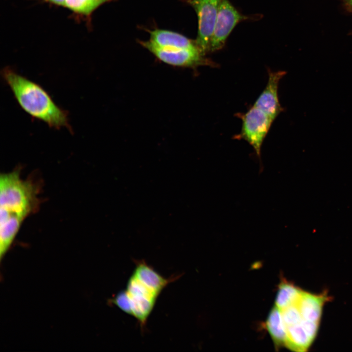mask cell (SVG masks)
<instances>
[{
    "mask_svg": "<svg viewBox=\"0 0 352 352\" xmlns=\"http://www.w3.org/2000/svg\"><path fill=\"white\" fill-rule=\"evenodd\" d=\"M302 291L291 283L281 282L276 297L275 306L282 310L290 306L297 305Z\"/></svg>",
    "mask_w": 352,
    "mask_h": 352,
    "instance_id": "cell-14",
    "label": "cell"
},
{
    "mask_svg": "<svg viewBox=\"0 0 352 352\" xmlns=\"http://www.w3.org/2000/svg\"><path fill=\"white\" fill-rule=\"evenodd\" d=\"M102 3L98 0H66V6L72 10L89 14Z\"/></svg>",
    "mask_w": 352,
    "mask_h": 352,
    "instance_id": "cell-15",
    "label": "cell"
},
{
    "mask_svg": "<svg viewBox=\"0 0 352 352\" xmlns=\"http://www.w3.org/2000/svg\"><path fill=\"white\" fill-rule=\"evenodd\" d=\"M349 1H350L351 4L352 6V0H349Z\"/></svg>",
    "mask_w": 352,
    "mask_h": 352,
    "instance_id": "cell-21",
    "label": "cell"
},
{
    "mask_svg": "<svg viewBox=\"0 0 352 352\" xmlns=\"http://www.w3.org/2000/svg\"><path fill=\"white\" fill-rule=\"evenodd\" d=\"M149 288L160 294L176 277L166 279L161 276L144 262H137L132 274Z\"/></svg>",
    "mask_w": 352,
    "mask_h": 352,
    "instance_id": "cell-10",
    "label": "cell"
},
{
    "mask_svg": "<svg viewBox=\"0 0 352 352\" xmlns=\"http://www.w3.org/2000/svg\"><path fill=\"white\" fill-rule=\"evenodd\" d=\"M150 35V41L154 45L160 48L199 49L196 41L194 42L176 32L166 30L155 29L151 31Z\"/></svg>",
    "mask_w": 352,
    "mask_h": 352,
    "instance_id": "cell-8",
    "label": "cell"
},
{
    "mask_svg": "<svg viewBox=\"0 0 352 352\" xmlns=\"http://www.w3.org/2000/svg\"><path fill=\"white\" fill-rule=\"evenodd\" d=\"M266 328L276 348L285 346L286 337V327L284 322L281 310L274 307L270 310L265 323Z\"/></svg>",
    "mask_w": 352,
    "mask_h": 352,
    "instance_id": "cell-11",
    "label": "cell"
},
{
    "mask_svg": "<svg viewBox=\"0 0 352 352\" xmlns=\"http://www.w3.org/2000/svg\"><path fill=\"white\" fill-rule=\"evenodd\" d=\"M98 0L100 1L102 3L103 2H104L106 0Z\"/></svg>",
    "mask_w": 352,
    "mask_h": 352,
    "instance_id": "cell-20",
    "label": "cell"
},
{
    "mask_svg": "<svg viewBox=\"0 0 352 352\" xmlns=\"http://www.w3.org/2000/svg\"><path fill=\"white\" fill-rule=\"evenodd\" d=\"M1 75L19 105L32 118L44 122L50 128H66L73 132L67 111L59 107L41 85L9 67H4Z\"/></svg>",
    "mask_w": 352,
    "mask_h": 352,
    "instance_id": "cell-1",
    "label": "cell"
},
{
    "mask_svg": "<svg viewBox=\"0 0 352 352\" xmlns=\"http://www.w3.org/2000/svg\"><path fill=\"white\" fill-rule=\"evenodd\" d=\"M198 18V32L196 43L204 54L209 52L221 0H187Z\"/></svg>",
    "mask_w": 352,
    "mask_h": 352,
    "instance_id": "cell-5",
    "label": "cell"
},
{
    "mask_svg": "<svg viewBox=\"0 0 352 352\" xmlns=\"http://www.w3.org/2000/svg\"><path fill=\"white\" fill-rule=\"evenodd\" d=\"M300 323L309 337L314 340L317 334L319 323L304 319H302Z\"/></svg>",
    "mask_w": 352,
    "mask_h": 352,
    "instance_id": "cell-18",
    "label": "cell"
},
{
    "mask_svg": "<svg viewBox=\"0 0 352 352\" xmlns=\"http://www.w3.org/2000/svg\"><path fill=\"white\" fill-rule=\"evenodd\" d=\"M287 337L285 346L296 352L307 351L313 342L301 323L286 327Z\"/></svg>",
    "mask_w": 352,
    "mask_h": 352,
    "instance_id": "cell-13",
    "label": "cell"
},
{
    "mask_svg": "<svg viewBox=\"0 0 352 352\" xmlns=\"http://www.w3.org/2000/svg\"><path fill=\"white\" fill-rule=\"evenodd\" d=\"M127 292L130 300L132 315L137 319L142 326H144L157 298L144 293Z\"/></svg>",
    "mask_w": 352,
    "mask_h": 352,
    "instance_id": "cell-12",
    "label": "cell"
},
{
    "mask_svg": "<svg viewBox=\"0 0 352 352\" xmlns=\"http://www.w3.org/2000/svg\"><path fill=\"white\" fill-rule=\"evenodd\" d=\"M251 18L250 16L240 13L229 0H221L209 52H215L221 49L236 25L241 22Z\"/></svg>",
    "mask_w": 352,
    "mask_h": 352,
    "instance_id": "cell-4",
    "label": "cell"
},
{
    "mask_svg": "<svg viewBox=\"0 0 352 352\" xmlns=\"http://www.w3.org/2000/svg\"><path fill=\"white\" fill-rule=\"evenodd\" d=\"M31 179L23 180L19 169L0 176V217L24 220L39 207V189Z\"/></svg>",
    "mask_w": 352,
    "mask_h": 352,
    "instance_id": "cell-2",
    "label": "cell"
},
{
    "mask_svg": "<svg viewBox=\"0 0 352 352\" xmlns=\"http://www.w3.org/2000/svg\"><path fill=\"white\" fill-rule=\"evenodd\" d=\"M110 303L116 306L124 312L132 315L130 300L126 290L118 293L110 300Z\"/></svg>",
    "mask_w": 352,
    "mask_h": 352,
    "instance_id": "cell-17",
    "label": "cell"
},
{
    "mask_svg": "<svg viewBox=\"0 0 352 352\" xmlns=\"http://www.w3.org/2000/svg\"><path fill=\"white\" fill-rule=\"evenodd\" d=\"M281 311L286 327L300 323L303 319L296 305L290 306Z\"/></svg>",
    "mask_w": 352,
    "mask_h": 352,
    "instance_id": "cell-16",
    "label": "cell"
},
{
    "mask_svg": "<svg viewBox=\"0 0 352 352\" xmlns=\"http://www.w3.org/2000/svg\"><path fill=\"white\" fill-rule=\"evenodd\" d=\"M268 72L266 86L253 105L264 111L274 120L283 110L279 100L278 87L280 81L286 75V72L270 70Z\"/></svg>",
    "mask_w": 352,
    "mask_h": 352,
    "instance_id": "cell-7",
    "label": "cell"
},
{
    "mask_svg": "<svg viewBox=\"0 0 352 352\" xmlns=\"http://www.w3.org/2000/svg\"><path fill=\"white\" fill-rule=\"evenodd\" d=\"M328 300L326 293L315 294L303 290L296 305L303 319L319 323L323 307Z\"/></svg>",
    "mask_w": 352,
    "mask_h": 352,
    "instance_id": "cell-9",
    "label": "cell"
},
{
    "mask_svg": "<svg viewBox=\"0 0 352 352\" xmlns=\"http://www.w3.org/2000/svg\"><path fill=\"white\" fill-rule=\"evenodd\" d=\"M238 116L242 120V129L234 138L247 141L260 158L262 146L274 120L254 105L246 112L239 113Z\"/></svg>",
    "mask_w": 352,
    "mask_h": 352,
    "instance_id": "cell-3",
    "label": "cell"
},
{
    "mask_svg": "<svg viewBox=\"0 0 352 352\" xmlns=\"http://www.w3.org/2000/svg\"><path fill=\"white\" fill-rule=\"evenodd\" d=\"M56 4L66 6V0H49Z\"/></svg>",
    "mask_w": 352,
    "mask_h": 352,
    "instance_id": "cell-19",
    "label": "cell"
},
{
    "mask_svg": "<svg viewBox=\"0 0 352 352\" xmlns=\"http://www.w3.org/2000/svg\"><path fill=\"white\" fill-rule=\"evenodd\" d=\"M141 44L161 61L169 65L191 66L200 65L215 66L216 63L203 57L198 49H167L157 47L150 41Z\"/></svg>",
    "mask_w": 352,
    "mask_h": 352,
    "instance_id": "cell-6",
    "label": "cell"
}]
</instances>
